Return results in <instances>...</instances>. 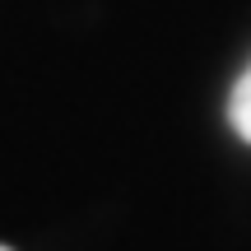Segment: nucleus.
I'll list each match as a JSON object with an SVG mask.
<instances>
[{
  "label": "nucleus",
  "mask_w": 251,
  "mask_h": 251,
  "mask_svg": "<svg viewBox=\"0 0 251 251\" xmlns=\"http://www.w3.org/2000/svg\"><path fill=\"white\" fill-rule=\"evenodd\" d=\"M228 121H233V130L251 144V65L242 70V79L233 84V98H228Z\"/></svg>",
  "instance_id": "1"
},
{
  "label": "nucleus",
  "mask_w": 251,
  "mask_h": 251,
  "mask_svg": "<svg viewBox=\"0 0 251 251\" xmlns=\"http://www.w3.org/2000/svg\"><path fill=\"white\" fill-rule=\"evenodd\" d=\"M0 251H9V247H0Z\"/></svg>",
  "instance_id": "2"
}]
</instances>
